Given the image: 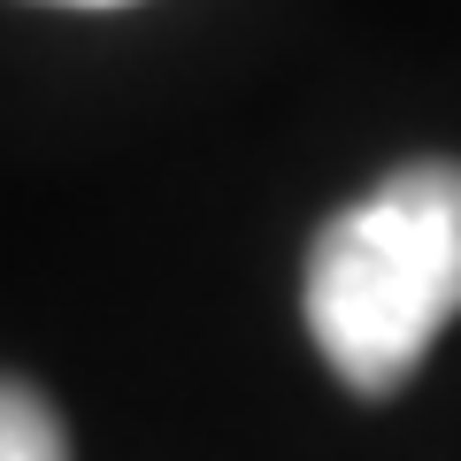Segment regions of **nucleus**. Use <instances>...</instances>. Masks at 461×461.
<instances>
[{"instance_id":"nucleus-1","label":"nucleus","mask_w":461,"mask_h":461,"mask_svg":"<svg viewBox=\"0 0 461 461\" xmlns=\"http://www.w3.org/2000/svg\"><path fill=\"white\" fill-rule=\"evenodd\" d=\"M308 330L354 393H400L461 315V162H408L308 254Z\"/></svg>"},{"instance_id":"nucleus-2","label":"nucleus","mask_w":461,"mask_h":461,"mask_svg":"<svg viewBox=\"0 0 461 461\" xmlns=\"http://www.w3.org/2000/svg\"><path fill=\"white\" fill-rule=\"evenodd\" d=\"M0 461H69L62 415L32 384H8V377H0Z\"/></svg>"},{"instance_id":"nucleus-3","label":"nucleus","mask_w":461,"mask_h":461,"mask_svg":"<svg viewBox=\"0 0 461 461\" xmlns=\"http://www.w3.org/2000/svg\"><path fill=\"white\" fill-rule=\"evenodd\" d=\"M77 8H115V0H77Z\"/></svg>"}]
</instances>
